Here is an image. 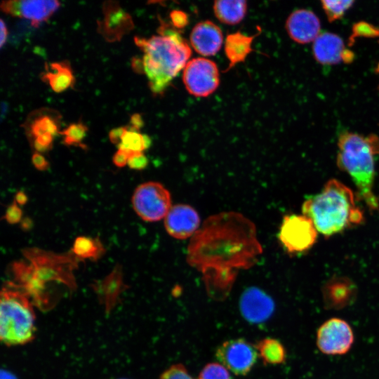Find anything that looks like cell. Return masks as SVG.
<instances>
[{
    "label": "cell",
    "instance_id": "10",
    "mask_svg": "<svg viewBox=\"0 0 379 379\" xmlns=\"http://www.w3.org/2000/svg\"><path fill=\"white\" fill-rule=\"evenodd\" d=\"M219 362L237 375H247L255 366L258 356L255 345L244 338L223 342L215 351Z\"/></svg>",
    "mask_w": 379,
    "mask_h": 379
},
{
    "label": "cell",
    "instance_id": "3",
    "mask_svg": "<svg viewBox=\"0 0 379 379\" xmlns=\"http://www.w3.org/2000/svg\"><path fill=\"white\" fill-rule=\"evenodd\" d=\"M302 211L325 237L357 225L364 220L353 192L334 179L328 180L319 193L305 201Z\"/></svg>",
    "mask_w": 379,
    "mask_h": 379
},
{
    "label": "cell",
    "instance_id": "25",
    "mask_svg": "<svg viewBox=\"0 0 379 379\" xmlns=\"http://www.w3.org/2000/svg\"><path fill=\"white\" fill-rule=\"evenodd\" d=\"M258 356L265 365H278L285 362L286 351L277 339L266 338L255 345Z\"/></svg>",
    "mask_w": 379,
    "mask_h": 379
},
{
    "label": "cell",
    "instance_id": "42",
    "mask_svg": "<svg viewBox=\"0 0 379 379\" xmlns=\"http://www.w3.org/2000/svg\"><path fill=\"white\" fill-rule=\"evenodd\" d=\"M14 201H15V202L18 205L22 206V205H25L27 202L28 198H27V194L23 191H18L15 194Z\"/></svg>",
    "mask_w": 379,
    "mask_h": 379
},
{
    "label": "cell",
    "instance_id": "32",
    "mask_svg": "<svg viewBox=\"0 0 379 379\" xmlns=\"http://www.w3.org/2000/svg\"><path fill=\"white\" fill-rule=\"evenodd\" d=\"M4 219L11 225L19 223L22 220V211L15 201H13L8 206L4 215Z\"/></svg>",
    "mask_w": 379,
    "mask_h": 379
},
{
    "label": "cell",
    "instance_id": "30",
    "mask_svg": "<svg viewBox=\"0 0 379 379\" xmlns=\"http://www.w3.org/2000/svg\"><path fill=\"white\" fill-rule=\"evenodd\" d=\"M160 379H194L182 364H174L164 371Z\"/></svg>",
    "mask_w": 379,
    "mask_h": 379
},
{
    "label": "cell",
    "instance_id": "19",
    "mask_svg": "<svg viewBox=\"0 0 379 379\" xmlns=\"http://www.w3.org/2000/svg\"><path fill=\"white\" fill-rule=\"evenodd\" d=\"M258 27L255 34L246 35L240 32L229 34L225 41V53L229 60V65L224 72H227L237 64L244 62L246 57L253 51L252 43L260 34Z\"/></svg>",
    "mask_w": 379,
    "mask_h": 379
},
{
    "label": "cell",
    "instance_id": "24",
    "mask_svg": "<svg viewBox=\"0 0 379 379\" xmlns=\"http://www.w3.org/2000/svg\"><path fill=\"white\" fill-rule=\"evenodd\" d=\"M71 251L81 261L90 259L97 261L106 252V249L99 237L79 236L74 241Z\"/></svg>",
    "mask_w": 379,
    "mask_h": 379
},
{
    "label": "cell",
    "instance_id": "9",
    "mask_svg": "<svg viewBox=\"0 0 379 379\" xmlns=\"http://www.w3.org/2000/svg\"><path fill=\"white\" fill-rule=\"evenodd\" d=\"M317 232L312 221L307 216L288 215L283 218L279 239L288 253H301L314 245Z\"/></svg>",
    "mask_w": 379,
    "mask_h": 379
},
{
    "label": "cell",
    "instance_id": "18",
    "mask_svg": "<svg viewBox=\"0 0 379 379\" xmlns=\"http://www.w3.org/2000/svg\"><path fill=\"white\" fill-rule=\"evenodd\" d=\"M190 41L192 48L203 56L215 55L221 48L223 35L220 28L211 20L199 22L192 29Z\"/></svg>",
    "mask_w": 379,
    "mask_h": 379
},
{
    "label": "cell",
    "instance_id": "45",
    "mask_svg": "<svg viewBox=\"0 0 379 379\" xmlns=\"http://www.w3.org/2000/svg\"><path fill=\"white\" fill-rule=\"evenodd\" d=\"M117 379H126V378H117Z\"/></svg>",
    "mask_w": 379,
    "mask_h": 379
},
{
    "label": "cell",
    "instance_id": "31",
    "mask_svg": "<svg viewBox=\"0 0 379 379\" xmlns=\"http://www.w3.org/2000/svg\"><path fill=\"white\" fill-rule=\"evenodd\" d=\"M53 136L48 133L42 134L32 140V145L36 152H46L53 146Z\"/></svg>",
    "mask_w": 379,
    "mask_h": 379
},
{
    "label": "cell",
    "instance_id": "33",
    "mask_svg": "<svg viewBox=\"0 0 379 379\" xmlns=\"http://www.w3.org/2000/svg\"><path fill=\"white\" fill-rule=\"evenodd\" d=\"M127 165L133 170H143L148 165V159L143 152H133L129 156Z\"/></svg>",
    "mask_w": 379,
    "mask_h": 379
},
{
    "label": "cell",
    "instance_id": "6",
    "mask_svg": "<svg viewBox=\"0 0 379 379\" xmlns=\"http://www.w3.org/2000/svg\"><path fill=\"white\" fill-rule=\"evenodd\" d=\"M22 253L34 267L38 279L44 284L47 281H58L71 290L76 288L74 272L81 260L71 251L57 253L36 247H28L23 248Z\"/></svg>",
    "mask_w": 379,
    "mask_h": 379
},
{
    "label": "cell",
    "instance_id": "44",
    "mask_svg": "<svg viewBox=\"0 0 379 379\" xmlns=\"http://www.w3.org/2000/svg\"><path fill=\"white\" fill-rule=\"evenodd\" d=\"M8 105L7 102L2 101L1 103V121H2L6 117V115L8 112Z\"/></svg>",
    "mask_w": 379,
    "mask_h": 379
},
{
    "label": "cell",
    "instance_id": "20",
    "mask_svg": "<svg viewBox=\"0 0 379 379\" xmlns=\"http://www.w3.org/2000/svg\"><path fill=\"white\" fill-rule=\"evenodd\" d=\"M40 77L55 93L63 92L74 84L73 72L67 60L46 63L45 71Z\"/></svg>",
    "mask_w": 379,
    "mask_h": 379
},
{
    "label": "cell",
    "instance_id": "35",
    "mask_svg": "<svg viewBox=\"0 0 379 379\" xmlns=\"http://www.w3.org/2000/svg\"><path fill=\"white\" fill-rule=\"evenodd\" d=\"M20 1L18 0L2 1L1 9L6 14L14 17H20Z\"/></svg>",
    "mask_w": 379,
    "mask_h": 379
},
{
    "label": "cell",
    "instance_id": "37",
    "mask_svg": "<svg viewBox=\"0 0 379 379\" xmlns=\"http://www.w3.org/2000/svg\"><path fill=\"white\" fill-rule=\"evenodd\" d=\"M129 156L128 152L118 149L112 157V162L117 167H124L127 165Z\"/></svg>",
    "mask_w": 379,
    "mask_h": 379
},
{
    "label": "cell",
    "instance_id": "39",
    "mask_svg": "<svg viewBox=\"0 0 379 379\" xmlns=\"http://www.w3.org/2000/svg\"><path fill=\"white\" fill-rule=\"evenodd\" d=\"M131 67L137 74H145L142 59L138 57H133L131 59Z\"/></svg>",
    "mask_w": 379,
    "mask_h": 379
},
{
    "label": "cell",
    "instance_id": "13",
    "mask_svg": "<svg viewBox=\"0 0 379 379\" xmlns=\"http://www.w3.org/2000/svg\"><path fill=\"white\" fill-rule=\"evenodd\" d=\"M200 225V217L191 206L178 204L172 206L164 218V227L167 233L177 239L193 237Z\"/></svg>",
    "mask_w": 379,
    "mask_h": 379
},
{
    "label": "cell",
    "instance_id": "38",
    "mask_svg": "<svg viewBox=\"0 0 379 379\" xmlns=\"http://www.w3.org/2000/svg\"><path fill=\"white\" fill-rule=\"evenodd\" d=\"M126 130V126H120L112 129L109 133V138L112 143L118 145Z\"/></svg>",
    "mask_w": 379,
    "mask_h": 379
},
{
    "label": "cell",
    "instance_id": "15",
    "mask_svg": "<svg viewBox=\"0 0 379 379\" xmlns=\"http://www.w3.org/2000/svg\"><path fill=\"white\" fill-rule=\"evenodd\" d=\"M312 50L316 60L323 65L350 62L353 59V53L345 49L343 39L331 32H321L313 41Z\"/></svg>",
    "mask_w": 379,
    "mask_h": 379
},
{
    "label": "cell",
    "instance_id": "17",
    "mask_svg": "<svg viewBox=\"0 0 379 379\" xmlns=\"http://www.w3.org/2000/svg\"><path fill=\"white\" fill-rule=\"evenodd\" d=\"M357 294L354 283L344 277H333L322 288L324 305L328 310H340L352 305Z\"/></svg>",
    "mask_w": 379,
    "mask_h": 379
},
{
    "label": "cell",
    "instance_id": "2",
    "mask_svg": "<svg viewBox=\"0 0 379 379\" xmlns=\"http://www.w3.org/2000/svg\"><path fill=\"white\" fill-rule=\"evenodd\" d=\"M158 32L148 39L135 36L134 41L144 53V72L149 86L154 94L160 95L184 69L192 50L178 32L168 29L164 23Z\"/></svg>",
    "mask_w": 379,
    "mask_h": 379
},
{
    "label": "cell",
    "instance_id": "21",
    "mask_svg": "<svg viewBox=\"0 0 379 379\" xmlns=\"http://www.w3.org/2000/svg\"><path fill=\"white\" fill-rule=\"evenodd\" d=\"M25 127L27 134L32 140L36 137L48 133L53 136L59 134V118L55 111L42 109L34 113V117L29 118Z\"/></svg>",
    "mask_w": 379,
    "mask_h": 379
},
{
    "label": "cell",
    "instance_id": "7",
    "mask_svg": "<svg viewBox=\"0 0 379 379\" xmlns=\"http://www.w3.org/2000/svg\"><path fill=\"white\" fill-rule=\"evenodd\" d=\"M131 201L136 214L146 222L161 220L172 207L169 191L156 181L139 185L133 194Z\"/></svg>",
    "mask_w": 379,
    "mask_h": 379
},
{
    "label": "cell",
    "instance_id": "22",
    "mask_svg": "<svg viewBox=\"0 0 379 379\" xmlns=\"http://www.w3.org/2000/svg\"><path fill=\"white\" fill-rule=\"evenodd\" d=\"M60 6L58 1L26 0L20 1V17L30 20L32 26L37 27L46 20Z\"/></svg>",
    "mask_w": 379,
    "mask_h": 379
},
{
    "label": "cell",
    "instance_id": "14",
    "mask_svg": "<svg viewBox=\"0 0 379 379\" xmlns=\"http://www.w3.org/2000/svg\"><path fill=\"white\" fill-rule=\"evenodd\" d=\"M239 308L243 317L250 323L260 324L267 321L275 309L272 298L260 288H246L240 298Z\"/></svg>",
    "mask_w": 379,
    "mask_h": 379
},
{
    "label": "cell",
    "instance_id": "34",
    "mask_svg": "<svg viewBox=\"0 0 379 379\" xmlns=\"http://www.w3.org/2000/svg\"><path fill=\"white\" fill-rule=\"evenodd\" d=\"M170 18L174 27L182 29L189 22L187 15L179 10H174L170 13Z\"/></svg>",
    "mask_w": 379,
    "mask_h": 379
},
{
    "label": "cell",
    "instance_id": "26",
    "mask_svg": "<svg viewBox=\"0 0 379 379\" xmlns=\"http://www.w3.org/2000/svg\"><path fill=\"white\" fill-rule=\"evenodd\" d=\"M131 155L133 152H143L146 149L143 134L131 126H126L121 142L117 145Z\"/></svg>",
    "mask_w": 379,
    "mask_h": 379
},
{
    "label": "cell",
    "instance_id": "27",
    "mask_svg": "<svg viewBox=\"0 0 379 379\" xmlns=\"http://www.w3.org/2000/svg\"><path fill=\"white\" fill-rule=\"evenodd\" d=\"M88 127L79 121L69 124L65 129L59 132L64 135L63 143L67 146L73 145L86 149V145L82 143V140L86 135Z\"/></svg>",
    "mask_w": 379,
    "mask_h": 379
},
{
    "label": "cell",
    "instance_id": "5",
    "mask_svg": "<svg viewBox=\"0 0 379 379\" xmlns=\"http://www.w3.org/2000/svg\"><path fill=\"white\" fill-rule=\"evenodd\" d=\"M29 295L19 284L7 281L0 296V338L7 346L31 342L36 332L35 314Z\"/></svg>",
    "mask_w": 379,
    "mask_h": 379
},
{
    "label": "cell",
    "instance_id": "12",
    "mask_svg": "<svg viewBox=\"0 0 379 379\" xmlns=\"http://www.w3.org/2000/svg\"><path fill=\"white\" fill-rule=\"evenodd\" d=\"M102 13L103 19L98 21V32L108 42L120 41L134 27L131 15L117 1H105Z\"/></svg>",
    "mask_w": 379,
    "mask_h": 379
},
{
    "label": "cell",
    "instance_id": "40",
    "mask_svg": "<svg viewBox=\"0 0 379 379\" xmlns=\"http://www.w3.org/2000/svg\"><path fill=\"white\" fill-rule=\"evenodd\" d=\"M129 123V126L133 127L138 131H140L144 125V121L142 119V117L138 113H135L131 116Z\"/></svg>",
    "mask_w": 379,
    "mask_h": 379
},
{
    "label": "cell",
    "instance_id": "1",
    "mask_svg": "<svg viewBox=\"0 0 379 379\" xmlns=\"http://www.w3.org/2000/svg\"><path fill=\"white\" fill-rule=\"evenodd\" d=\"M254 224L234 212L207 218L188 246L187 262L203 275L210 297L224 300L240 269H248L262 253Z\"/></svg>",
    "mask_w": 379,
    "mask_h": 379
},
{
    "label": "cell",
    "instance_id": "43",
    "mask_svg": "<svg viewBox=\"0 0 379 379\" xmlns=\"http://www.w3.org/2000/svg\"><path fill=\"white\" fill-rule=\"evenodd\" d=\"M33 226V221L29 218H24L20 222V227L24 231L29 230Z\"/></svg>",
    "mask_w": 379,
    "mask_h": 379
},
{
    "label": "cell",
    "instance_id": "23",
    "mask_svg": "<svg viewBox=\"0 0 379 379\" xmlns=\"http://www.w3.org/2000/svg\"><path fill=\"white\" fill-rule=\"evenodd\" d=\"M213 12L222 23L234 25L244 18L247 12V3L243 0L215 1L213 3Z\"/></svg>",
    "mask_w": 379,
    "mask_h": 379
},
{
    "label": "cell",
    "instance_id": "29",
    "mask_svg": "<svg viewBox=\"0 0 379 379\" xmlns=\"http://www.w3.org/2000/svg\"><path fill=\"white\" fill-rule=\"evenodd\" d=\"M197 379H231L229 371L220 363L206 364L200 372Z\"/></svg>",
    "mask_w": 379,
    "mask_h": 379
},
{
    "label": "cell",
    "instance_id": "28",
    "mask_svg": "<svg viewBox=\"0 0 379 379\" xmlns=\"http://www.w3.org/2000/svg\"><path fill=\"white\" fill-rule=\"evenodd\" d=\"M321 2L330 22L340 18L354 4L353 1H321Z\"/></svg>",
    "mask_w": 379,
    "mask_h": 379
},
{
    "label": "cell",
    "instance_id": "41",
    "mask_svg": "<svg viewBox=\"0 0 379 379\" xmlns=\"http://www.w3.org/2000/svg\"><path fill=\"white\" fill-rule=\"evenodd\" d=\"M0 47L2 48L8 36L7 27L3 20H0Z\"/></svg>",
    "mask_w": 379,
    "mask_h": 379
},
{
    "label": "cell",
    "instance_id": "8",
    "mask_svg": "<svg viewBox=\"0 0 379 379\" xmlns=\"http://www.w3.org/2000/svg\"><path fill=\"white\" fill-rule=\"evenodd\" d=\"M182 81L190 94L196 97H207L219 86L218 66L207 58H193L187 62L183 69Z\"/></svg>",
    "mask_w": 379,
    "mask_h": 379
},
{
    "label": "cell",
    "instance_id": "4",
    "mask_svg": "<svg viewBox=\"0 0 379 379\" xmlns=\"http://www.w3.org/2000/svg\"><path fill=\"white\" fill-rule=\"evenodd\" d=\"M338 166L352 178L359 197L371 210H377L379 203L373 192L375 157L379 154V139L346 132L338 139Z\"/></svg>",
    "mask_w": 379,
    "mask_h": 379
},
{
    "label": "cell",
    "instance_id": "36",
    "mask_svg": "<svg viewBox=\"0 0 379 379\" xmlns=\"http://www.w3.org/2000/svg\"><path fill=\"white\" fill-rule=\"evenodd\" d=\"M32 162L39 171H44L49 168V163L46 159L39 152H34L32 156Z\"/></svg>",
    "mask_w": 379,
    "mask_h": 379
},
{
    "label": "cell",
    "instance_id": "11",
    "mask_svg": "<svg viewBox=\"0 0 379 379\" xmlns=\"http://www.w3.org/2000/svg\"><path fill=\"white\" fill-rule=\"evenodd\" d=\"M354 340L350 325L344 319L331 318L324 321L317 332V346L327 355H343L351 349Z\"/></svg>",
    "mask_w": 379,
    "mask_h": 379
},
{
    "label": "cell",
    "instance_id": "16",
    "mask_svg": "<svg viewBox=\"0 0 379 379\" xmlns=\"http://www.w3.org/2000/svg\"><path fill=\"white\" fill-rule=\"evenodd\" d=\"M320 21L310 10L298 9L288 17L286 29L288 34L298 44L314 41L320 32Z\"/></svg>",
    "mask_w": 379,
    "mask_h": 379
}]
</instances>
